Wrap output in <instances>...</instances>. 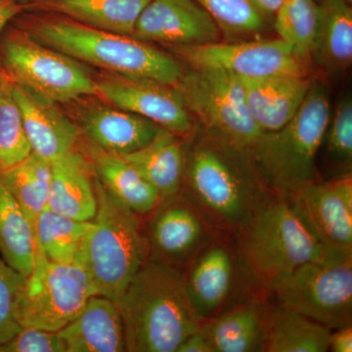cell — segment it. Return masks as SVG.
<instances>
[{
    "label": "cell",
    "instance_id": "1",
    "mask_svg": "<svg viewBox=\"0 0 352 352\" xmlns=\"http://www.w3.org/2000/svg\"><path fill=\"white\" fill-rule=\"evenodd\" d=\"M126 351L176 352L203 319L187 293L176 266L151 256L116 300Z\"/></svg>",
    "mask_w": 352,
    "mask_h": 352
},
{
    "label": "cell",
    "instance_id": "2",
    "mask_svg": "<svg viewBox=\"0 0 352 352\" xmlns=\"http://www.w3.org/2000/svg\"><path fill=\"white\" fill-rule=\"evenodd\" d=\"M248 153L208 133L187 148L182 192L208 223L237 234L270 193Z\"/></svg>",
    "mask_w": 352,
    "mask_h": 352
},
{
    "label": "cell",
    "instance_id": "3",
    "mask_svg": "<svg viewBox=\"0 0 352 352\" xmlns=\"http://www.w3.org/2000/svg\"><path fill=\"white\" fill-rule=\"evenodd\" d=\"M21 29L38 43L108 74L175 85L184 73L177 59L141 39L100 31L66 17L39 18Z\"/></svg>",
    "mask_w": 352,
    "mask_h": 352
},
{
    "label": "cell",
    "instance_id": "4",
    "mask_svg": "<svg viewBox=\"0 0 352 352\" xmlns=\"http://www.w3.org/2000/svg\"><path fill=\"white\" fill-rule=\"evenodd\" d=\"M330 117L327 90L312 82L293 119L276 131L259 134L247 153L264 184L275 194L292 197L317 182V154Z\"/></svg>",
    "mask_w": 352,
    "mask_h": 352
},
{
    "label": "cell",
    "instance_id": "5",
    "mask_svg": "<svg viewBox=\"0 0 352 352\" xmlns=\"http://www.w3.org/2000/svg\"><path fill=\"white\" fill-rule=\"evenodd\" d=\"M237 235L245 267L270 291L303 264L320 258L327 250L289 197L278 194H270Z\"/></svg>",
    "mask_w": 352,
    "mask_h": 352
},
{
    "label": "cell",
    "instance_id": "6",
    "mask_svg": "<svg viewBox=\"0 0 352 352\" xmlns=\"http://www.w3.org/2000/svg\"><path fill=\"white\" fill-rule=\"evenodd\" d=\"M96 214L80 265L98 295L116 300L151 256L140 215L113 195L95 176Z\"/></svg>",
    "mask_w": 352,
    "mask_h": 352
},
{
    "label": "cell",
    "instance_id": "7",
    "mask_svg": "<svg viewBox=\"0 0 352 352\" xmlns=\"http://www.w3.org/2000/svg\"><path fill=\"white\" fill-rule=\"evenodd\" d=\"M2 34L0 66L16 85L57 104L98 96L95 78L80 62L38 43L21 28Z\"/></svg>",
    "mask_w": 352,
    "mask_h": 352
},
{
    "label": "cell",
    "instance_id": "8",
    "mask_svg": "<svg viewBox=\"0 0 352 352\" xmlns=\"http://www.w3.org/2000/svg\"><path fill=\"white\" fill-rule=\"evenodd\" d=\"M280 305L327 326L351 325L352 252L326 250L273 289Z\"/></svg>",
    "mask_w": 352,
    "mask_h": 352
},
{
    "label": "cell",
    "instance_id": "9",
    "mask_svg": "<svg viewBox=\"0 0 352 352\" xmlns=\"http://www.w3.org/2000/svg\"><path fill=\"white\" fill-rule=\"evenodd\" d=\"M94 295L98 294L82 265L51 263L36 245L34 267L18 298L16 319L22 328L59 332Z\"/></svg>",
    "mask_w": 352,
    "mask_h": 352
},
{
    "label": "cell",
    "instance_id": "10",
    "mask_svg": "<svg viewBox=\"0 0 352 352\" xmlns=\"http://www.w3.org/2000/svg\"><path fill=\"white\" fill-rule=\"evenodd\" d=\"M208 133L247 153L261 131L252 119L240 78L217 69L183 73L175 85Z\"/></svg>",
    "mask_w": 352,
    "mask_h": 352
},
{
    "label": "cell",
    "instance_id": "11",
    "mask_svg": "<svg viewBox=\"0 0 352 352\" xmlns=\"http://www.w3.org/2000/svg\"><path fill=\"white\" fill-rule=\"evenodd\" d=\"M173 51L194 69H217L239 78L308 76V64L280 38L245 43L173 46Z\"/></svg>",
    "mask_w": 352,
    "mask_h": 352
},
{
    "label": "cell",
    "instance_id": "12",
    "mask_svg": "<svg viewBox=\"0 0 352 352\" xmlns=\"http://www.w3.org/2000/svg\"><path fill=\"white\" fill-rule=\"evenodd\" d=\"M95 82L102 100L151 120L180 138L191 135L193 124L189 111L175 85L108 73Z\"/></svg>",
    "mask_w": 352,
    "mask_h": 352
},
{
    "label": "cell",
    "instance_id": "13",
    "mask_svg": "<svg viewBox=\"0 0 352 352\" xmlns=\"http://www.w3.org/2000/svg\"><path fill=\"white\" fill-rule=\"evenodd\" d=\"M289 198L324 248L352 252L351 173L311 183Z\"/></svg>",
    "mask_w": 352,
    "mask_h": 352
},
{
    "label": "cell",
    "instance_id": "14",
    "mask_svg": "<svg viewBox=\"0 0 352 352\" xmlns=\"http://www.w3.org/2000/svg\"><path fill=\"white\" fill-rule=\"evenodd\" d=\"M219 25L196 0H150L139 15L134 38L173 46L219 41Z\"/></svg>",
    "mask_w": 352,
    "mask_h": 352
},
{
    "label": "cell",
    "instance_id": "15",
    "mask_svg": "<svg viewBox=\"0 0 352 352\" xmlns=\"http://www.w3.org/2000/svg\"><path fill=\"white\" fill-rule=\"evenodd\" d=\"M150 214L146 235L151 254L166 263H183L207 239V219L182 193L160 201Z\"/></svg>",
    "mask_w": 352,
    "mask_h": 352
},
{
    "label": "cell",
    "instance_id": "16",
    "mask_svg": "<svg viewBox=\"0 0 352 352\" xmlns=\"http://www.w3.org/2000/svg\"><path fill=\"white\" fill-rule=\"evenodd\" d=\"M74 122L90 142L118 156H126L150 144L162 127L151 120L105 101H83Z\"/></svg>",
    "mask_w": 352,
    "mask_h": 352
},
{
    "label": "cell",
    "instance_id": "17",
    "mask_svg": "<svg viewBox=\"0 0 352 352\" xmlns=\"http://www.w3.org/2000/svg\"><path fill=\"white\" fill-rule=\"evenodd\" d=\"M13 90L32 153L52 162L76 149L80 129L57 103L14 82Z\"/></svg>",
    "mask_w": 352,
    "mask_h": 352
},
{
    "label": "cell",
    "instance_id": "18",
    "mask_svg": "<svg viewBox=\"0 0 352 352\" xmlns=\"http://www.w3.org/2000/svg\"><path fill=\"white\" fill-rule=\"evenodd\" d=\"M239 78L250 115L261 132L276 131L293 119L312 85L300 76Z\"/></svg>",
    "mask_w": 352,
    "mask_h": 352
},
{
    "label": "cell",
    "instance_id": "19",
    "mask_svg": "<svg viewBox=\"0 0 352 352\" xmlns=\"http://www.w3.org/2000/svg\"><path fill=\"white\" fill-rule=\"evenodd\" d=\"M95 175L91 164L78 148L51 162L47 208L80 221H92L96 214Z\"/></svg>",
    "mask_w": 352,
    "mask_h": 352
},
{
    "label": "cell",
    "instance_id": "20",
    "mask_svg": "<svg viewBox=\"0 0 352 352\" xmlns=\"http://www.w3.org/2000/svg\"><path fill=\"white\" fill-rule=\"evenodd\" d=\"M58 333L66 352L126 351L119 308L104 296H92L80 314Z\"/></svg>",
    "mask_w": 352,
    "mask_h": 352
},
{
    "label": "cell",
    "instance_id": "21",
    "mask_svg": "<svg viewBox=\"0 0 352 352\" xmlns=\"http://www.w3.org/2000/svg\"><path fill=\"white\" fill-rule=\"evenodd\" d=\"M76 148L85 155L102 184L135 214H150L161 197L124 157L101 149L80 134Z\"/></svg>",
    "mask_w": 352,
    "mask_h": 352
},
{
    "label": "cell",
    "instance_id": "22",
    "mask_svg": "<svg viewBox=\"0 0 352 352\" xmlns=\"http://www.w3.org/2000/svg\"><path fill=\"white\" fill-rule=\"evenodd\" d=\"M187 293L204 321L221 308L230 293L234 259L228 248L212 243L201 250L183 274Z\"/></svg>",
    "mask_w": 352,
    "mask_h": 352
},
{
    "label": "cell",
    "instance_id": "23",
    "mask_svg": "<svg viewBox=\"0 0 352 352\" xmlns=\"http://www.w3.org/2000/svg\"><path fill=\"white\" fill-rule=\"evenodd\" d=\"M185 139L163 129L150 144L122 157L166 200L182 193L188 148Z\"/></svg>",
    "mask_w": 352,
    "mask_h": 352
},
{
    "label": "cell",
    "instance_id": "24",
    "mask_svg": "<svg viewBox=\"0 0 352 352\" xmlns=\"http://www.w3.org/2000/svg\"><path fill=\"white\" fill-rule=\"evenodd\" d=\"M266 307L259 298L212 317L201 324L212 352L263 351Z\"/></svg>",
    "mask_w": 352,
    "mask_h": 352
},
{
    "label": "cell",
    "instance_id": "25",
    "mask_svg": "<svg viewBox=\"0 0 352 352\" xmlns=\"http://www.w3.org/2000/svg\"><path fill=\"white\" fill-rule=\"evenodd\" d=\"M150 0H34L27 6L59 14L94 29L133 36Z\"/></svg>",
    "mask_w": 352,
    "mask_h": 352
},
{
    "label": "cell",
    "instance_id": "26",
    "mask_svg": "<svg viewBox=\"0 0 352 352\" xmlns=\"http://www.w3.org/2000/svg\"><path fill=\"white\" fill-rule=\"evenodd\" d=\"M331 332L327 326L279 303L266 309L263 351H329Z\"/></svg>",
    "mask_w": 352,
    "mask_h": 352
},
{
    "label": "cell",
    "instance_id": "27",
    "mask_svg": "<svg viewBox=\"0 0 352 352\" xmlns=\"http://www.w3.org/2000/svg\"><path fill=\"white\" fill-rule=\"evenodd\" d=\"M312 59L330 74L346 71L352 63V9L344 0H322Z\"/></svg>",
    "mask_w": 352,
    "mask_h": 352
},
{
    "label": "cell",
    "instance_id": "28",
    "mask_svg": "<svg viewBox=\"0 0 352 352\" xmlns=\"http://www.w3.org/2000/svg\"><path fill=\"white\" fill-rule=\"evenodd\" d=\"M36 230L0 177V256L27 277L34 267Z\"/></svg>",
    "mask_w": 352,
    "mask_h": 352
},
{
    "label": "cell",
    "instance_id": "29",
    "mask_svg": "<svg viewBox=\"0 0 352 352\" xmlns=\"http://www.w3.org/2000/svg\"><path fill=\"white\" fill-rule=\"evenodd\" d=\"M92 226V221L69 219L46 208L36 220V245L51 263L80 265Z\"/></svg>",
    "mask_w": 352,
    "mask_h": 352
},
{
    "label": "cell",
    "instance_id": "30",
    "mask_svg": "<svg viewBox=\"0 0 352 352\" xmlns=\"http://www.w3.org/2000/svg\"><path fill=\"white\" fill-rule=\"evenodd\" d=\"M0 177L36 230V220L48 205L51 162L32 153L25 161L1 171Z\"/></svg>",
    "mask_w": 352,
    "mask_h": 352
},
{
    "label": "cell",
    "instance_id": "31",
    "mask_svg": "<svg viewBox=\"0 0 352 352\" xmlns=\"http://www.w3.org/2000/svg\"><path fill=\"white\" fill-rule=\"evenodd\" d=\"M274 16L279 38L309 64L318 32V4L315 0H283Z\"/></svg>",
    "mask_w": 352,
    "mask_h": 352
},
{
    "label": "cell",
    "instance_id": "32",
    "mask_svg": "<svg viewBox=\"0 0 352 352\" xmlns=\"http://www.w3.org/2000/svg\"><path fill=\"white\" fill-rule=\"evenodd\" d=\"M32 153L12 80L3 72L0 82V173L25 161Z\"/></svg>",
    "mask_w": 352,
    "mask_h": 352
},
{
    "label": "cell",
    "instance_id": "33",
    "mask_svg": "<svg viewBox=\"0 0 352 352\" xmlns=\"http://www.w3.org/2000/svg\"><path fill=\"white\" fill-rule=\"evenodd\" d=\"M214 19L220 31L245 34L265 28L266 16L252 0H196Z\"/></svg>",
    "mask_w": 352,
    "mask_h": 352
},
{
    "label": "cell",
    "instance_id": "34",
    "mask_svg": "<svg viewBox=\"0 0 352 352\" xmlns=\"http://www.w3.org/2000/svg\"><path fill=\"white\" fill-rule=\"evenodd\" d=\"M329 156L351 173L352 161V98L346 95L330 117L326 131Z\"/></svg>",
    "mask_w": 352,
    "mask_h": 352
},
{
    "label": "cell",
    "instance_id": "35",
    "mask_svg": "<svg viewBox=\"0 0 352 352\" xmlns=\"http://www.w3.org/2000/svg\"><path fill=\"white\" fill-rule=\"evenodd\" d=\"M25 280L24 275L0 256V346L22 329L16 319V307Z\"/></svg>",
    "mask_w": 352,
    "mask_h": 352
},
{
    "label": "cell",
    "instance_id": "36",
    "mask_svg": "<svg viewBox=\"0 0 352 352\" xmlns=\"http://www.w3.org/2000/svg\"><path fill=\"white\" fill-rule=\"evenodd\" d=\"M0 352H66V346L58 332L23 327L0 346Z\"/></svg>",
    "mask_w": 352,
    "mask_h": 352
},
{
    "label": "cell",
    "instance_id": "37",
    "mask_svg": "<svg viewBox=\"0 0 352 352\" xmlns=\"http://www.w3.org/2000/svg\"><path fill=\"white\" fill-rule=\"evenodd\" d=\"M329 351L333 352L352 351V326H346L331 332Z\"/></svg>",
    "mask_w": 352,
    "mask_h": 352
},
{
    "label": "cell",
    "instance_id": "38",
    "mask_svg": "<svg viewBox=\"0 0 352 352\" xmlns=\"http://www.w3.org/2000/svg\"><path fill=\"white\" fill-rule=\"evenodd\" d=\"M25 9L19 0H6L0 3V36L11 21L15 19Z\"/></svg>",
    "mask_w": 352,
    "mask_h": 352
},
{
    "label": "cell",
    "instance_id": "39",
    "mask_svg": "<svg viewBox=\"0 0 352 352\" xmlns=\"http://www.w3.org/2000/svg\"><path fill=\"white\" fill-rule=\"evenodd\" d=\"M176 352H212V346L201 328L198 332L189 336L184 342L178 346Z\"/></svg>",
    "mask_w": 352,
    "mask_h": 352
},
{
    "label": "cell",
    "instance_id": "40",
    "mask_svg": "<svg viewBox=\"0 0 352 352\" xmlns=\"http://www.w3.org/2000/svg\"><path fill=\"white\" fill-rule=\"evenodd\" d=\"M259 10L265 16H273L276 14L283 0H252Z\"/></svg>",
    "mask_w": 352,
    "mask_h": 352
},
{
    "label": "cell",
    "instance_id": "41",
    "mask_svg": "<svg viewBox=\"0 0 352 352\" xmlns=\"http://www.w3.org/2000/svg\"><path fill=\"white\" fill-rule=\"evenodd\" d=\"M21 3L24 4V6H27V4L31 3V2L34 1V0H19Z\"/></svg>",
    "mask_w": 352,
    "mask_h": 352
},
{
    "label": "cell",
    "instance_id": "42",
    "mask_svg": "<svg viewBox=\"0 0 352 352\" xmlns=\"http://www.w3.org/2000/svg\"><path fill=\"white\" fill-rule=\"evenodd\" d=\"M2 75H3V71H2L1 66H0V82H1Z\"/></svg>",
    "mask_w": 352,
    "mask_h": 352
},
{
    "label": "cell",
    "instance_id": "43",
    "mask_svg": "<svg viewBox=\"0 0 352 352\" xmlns=\"http://www.w3.org/2000/svg\"><path fill=\"white\" fill-rule=\"evenodd\" d=\"M6 1V0H0V3H2V2Z\"/></svg>",
    "mask_w": 352,
    "mask_h": 352
}]
</instances>
